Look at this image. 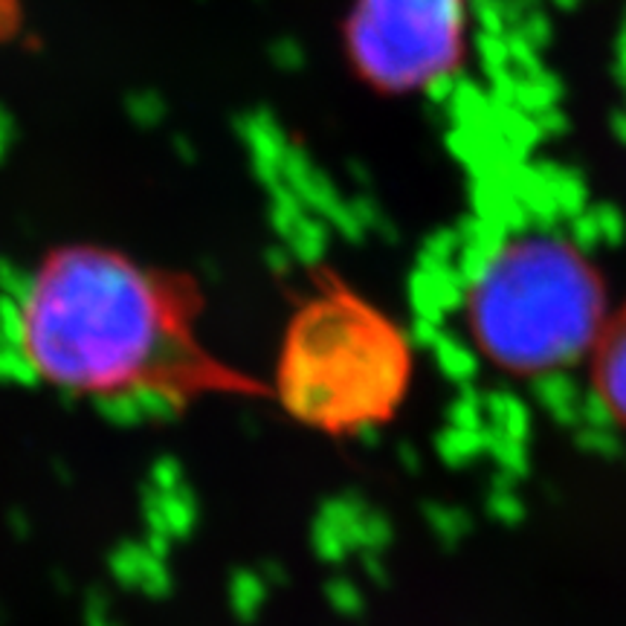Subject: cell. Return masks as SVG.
<instances>
[{
	"label": "cell",
	"instance_id": "obj_1",
	"mask_svg": "<svg viewBox=\"0 0 626 626\" xmlns=\"http://www.w3.org/2000/svg\"><path fill=\"white\" fill-rule=\"evenodd\" d=\"M10 299L18 308L29 369L62 392L102 400L159 388L183 404L206 388L253 392L250 380L194 343L192 284L119 250H53Z\"/></svg>",
	"mask_w": 626,
	"mask_h": 626
},
{
	"label": "cell",
	"instance_id": "obj_2",
	"mask_svg": "<svg viewBox=\"0 0 626 626\" xmlns=\"http://www.w3.org/2000/svg\"><path fill=\"white\" fill-rule=\"evenodd\" d=\"M606 276L591 253L554 230L504 235L461 288L470 348L499 378L546 380L580 366L606 322Z\"/></svg>",
	"mask_w": 626,
	"mask_h": 626
},
{
	"label": "cell",
	"instance_id": "obj_3",
	"mask_svg": "<svg viewBox=\"0 0 626 626\" xmlns=\"http://www.w3.org/2000/svg\"><path fill=\"white\" fill-rule=\"evenodd\" d=\"M414 343L395 317L340 276H319L284 331L276 395L299 424L331 438L369 435L412 392Z\"/></svg>",
	"mask_w": 626,
	"mask_h": 626
},
{
	"label": "cell",
	"instance_id": "obj_4",
	"mask_svg": "<svg viewBox=\"0 0 626 626\" xmlns=\"http://www.w3.org/2000/svg\"><path fill=\"white\" fill-rule=\"evenodd\" d=\"M473 10L476 0H348V71L378 97L435 93L468 67Z\"/></svg>",
	"mask_w": 626,
	"mask_h": 626
},
{
	"label": "cell",
	"instance_id": "obj_5",
	"mask_svg": "<svg viewBox=\"0 0 626 626\" xmlns=\"http://www.w3.org/2000/svg\"><path fill=\"white\" fill-rule=\"evenodd\" d=\"M142 516L149 537L163 546L192 534L197 522V496L175 459H159L151 468L149 482L142 485Z\"/></svg>",
	"mask_w": 626,
	"mask_h": 626
},
{
	"label": "cell",
	"instance_id": "obj_6",
	"mask_svg": "<svg viewBox=\"0 0 626 626\" xmlns=\"http://www.w3.org/2000/svg\"><path fill=\"white\" fill-rule=\"evenodd\" d=\"M591 392L612 424L626 433V302L612 305L586 357Z\"/></svg>",
	"mask_w": 626,
	"mask_h": 626
},
{
	"label": "cell",
	"instance_id": "obj_7",
	"mask_svg": "<svg viewBox=\"0 0 626 626\" xmlns=\"http://www.w3.org/2000/svg\"><path fill=\"white\" fill-rule=\"evenodd\" d=\"M111 572L125 589L142 591L149 598H166L171 591V572L166 554L145 542H123L111 554Z\"/></svg>",
	"mask_w": 626,
	"mask_h": 626
},
{
	"label": "cell",
	"instance_id": "obj_8",
	"mask_svg": "<svg viewBox=\"0 0 626 626\" xmlns=\"http://www.w3.org/2000/svg\"><path fill=\"white\" fill-rule=\"evenodd\" d=\"M0 383H18V386L38 383L33 369H29L27 354H24L18 308L10 296L0 299Z\"/></svg>",
	"mask_w": 626,
	"mask_h": 626
},
{
	"label": "cell",
	"instance_id": "obj_9",
	"mask_svg": "<svg viewBox=\"0 0 626 626\" xmlns=\"http://www.w3.org/2000/svg\"><path fill=\"white\" fill-rule=\"evenodd\" d=\"M265 577L253 572V568H239L230 577V609L244 624L256 621V615L261 612V603H265Z\"/></svg>",
	"mask_w": 626,
	"mask_h": 626
},
{
	"label": "cell",
	"instance_id": "obj_10",
	"mask_svg": "<svg viewBox=\"0 0 626 626\" xmlns=\"http://www.w3.org/2000/svg\"><path fill=\"white\" fill-rule=\"evenodd\" d=\"M88 626H119L111 617V612H107V600L102 598V595H93L88 603Z\"/></svg>",
	"mask_w": 626,
	"mask_h": 626
}]
</instances>
